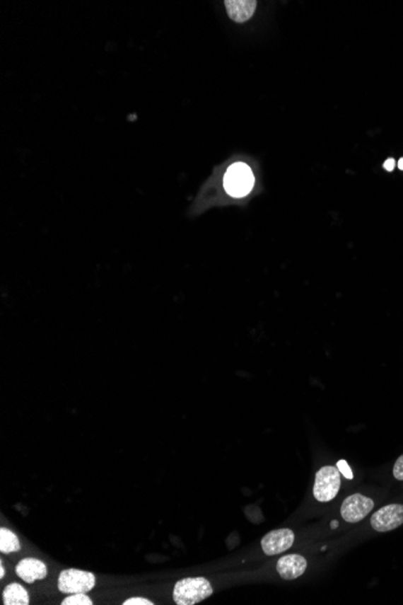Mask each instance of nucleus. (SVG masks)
<instances>
[{
    "label": "nucleus",
    "instance_id": "obj_14",
    "mask_svg": "<svg viewBox=\"0 0 403 605\" xmlns=\"http://www.w3.org/2000/svg\"><path fill=\"white\" fill-rule=\"evenodd\" d=\"M337 468L344 478H348V480H353V471H351L349 464L346 461H338Z\"/></svg>",
    "mask_w": 403,
    "mask_h": 605
},
{
    "label": "nucleus",
    "instance_id": "obj_5",
    "mask_svg": "<svg viewBox=\"0 0 403 605\" xmlns=\"http://www.w3.org/2000/svg\"><path fill=\"white\" fill-rule=\"evenodd\" d=\"M375 507V502L368 497L356 493L343 502L341 515L348 523H358L365 519Z\"/></svg>",
    "mask_w": 403,
    "mask_h": 605
},
{
    "label": "nucleus",
    "instance_id": "obj_1",
    "mask_svg": "<svg viewBox=\"0 0 403 605\" xmlns=\"http://www.w3.org/2000/svg\"><path fill=\"white\" fill-rule=\"evenodd\" d=\"M213 594V587L206 577H186L177 581L173 591V599L177 605L201 603Z\"/></svg>",
    "mask_w": 403,
    "mask_h": 605
},
{
    "label": "nucleus",
    "instance_id": "obj_7",
    "mask_svg": "<svg viewBox=\"0 0 403 605\" xmlns=\"http://www.w3.org/2000/svg\"><path fill=\"white\" fill-rule=\"evenodd\" d=\"M293 541H295L293 531L291 529H288V528H283V529L269 531L268 534L264 536L261 545H262L264 555L274 556V555H279V553L288 551V548H291Z\"/></svg>",
    "mask_w": 403,
    "mask_h": 605
},
{
    "label": "nucleus",
    "instance_id": "obj_9",
    "mask_svg": "<svg viewBox=\"0 0 403 605\" xmlns=\"http://www.w3.org/2000/svg\"><path fill=\"white\" fill-rule=\"evenodd\" d=\"M16 574L27 584H34L47 577V565L37 558H25L17 564Z\"/></svg>",
    "mask_w": 403,
    "mask_h": 605
},
{
    "label": "nucleus",
    "instance_id": "obj_3",
    "mask_svg": "<svg viewBox=\"0 0 403 605\" xmlns=\"http://www.w3.org/2000/svg\"><path fill=\"white\" fill-rule=\"evenodd\" d=\"M341 488V471L336 466H324L315 475L314 497L317 502H327L337 495Z\"/></svg>",
    "mask_w": 403,
    "mask_h": 605
},
{
    "label": "nucleus",
    "instance_id": "obj_19",
    "mask_svg": "<svg viewBox=\"0 0 403 605\" xmlns=\"http://www.w3.org/2000/svg\"><path fill=\"white\" fill-rule=\"evenodd\" d=\"M337 527H338V521H332V522H331V528H332V529H334V528H337Z\"/></svg>",
    "mask_w": 403,
    "mask_h": 605
},
{
    "label": "nucleus",
    "instance_id": "obj_17",
    "mask_svg": "<svg viewBox=\"0 0 403 605\" xmlns=\"http://www.w3.org/2000/svg\"><path fill=\"white\" fill-rule=\"evenodd\" d=\"M384 168L387 169V172H392L395 168V160L394 159H387L384 163Z\"/></svg>",
    "mask_w": 403,
    "mask_h": 605
},
{
    "label": "nucleus",
    "instance_id": "obj_12",
    "mask_svg": "<svg viewBox=\"0 0 403 605\" xmlns=\"http://www.w3.org/2000/svg\"><path fill=\"white\" fill-rule=\"evenodd\" d=\"M20 550H21V543L16 534L8 528H1L0 529V552L13 553Z\"/></svg>",
    "mask_w": 403,
    "mask_h": 605
},
{
    "label": "nucleus",
    "instance_id": "obj_8",
    "mask_svg": "<svg viewBox=\"0 0 403 605\" xmlns=\"http://www.w3.org/2000/svg\"><path fill=\"white\" fill-rule=\"evenodd\" d=\"M307 560L300 555H288L281 557L276 564V570L280 577L285 580H295L300 575H303L307 569Z\"/></svg>",
    "mask_w": 403,
    "mask_h": 605
},
{
    "label": "nucleus",
    "instance_id": "obj_11",
    "mask_svg": "<svg viewBox=\"0 0 403 605\" xmlns=\"http://www.w3.org/2000/svg\"><path fill=\"white\" fill-rule=\"evenodd\" d=\"M3 604L28 605L29 594L27 589L17 582L8 584L3 592Z\"/></svg>",
    "mask_w": 403,
    "mask_h": 605
},
{
    "label": "nucleus",
    "instance_id": "obj_18",
    "mask_svg": "<svg viewBox=\"0 0 403 605\" xmlns=\"http://www.w3.org/2000/svg\"><path fill=\"white\" fill-rule=\"evenodd\" d=\"M5 577V570L4 567H3V562L0 564V579H3Z\"/></svg>",
    "mask_w": 403,
    "mask_h": 605
},
{
    "label": "nucleus",
    "instance_id": "obj_4",
    "mask_svg": "<svg viewBox=\"0 0 403 605\" xmlns=\"http://www.w3.org/2000/svg\"><path fill=\"white\" fill-rule=\"evenodd\" d=\"M95 586V574L85 570L66 569L58 577V589L66 594L90 592Z\"/></svg>",
    "mask_w": 403,
    "mask_h": 605
},
{
    "label": "nucleus",
    "instance_id": "obj_16",
    "mask_svg": "<svg viewBox=\"0 0 403 605\" xmlns=\"http://www.w3.org/2000/svg\"><path fill=\"white\" fill-rule=\"evenodd\" d=\"M124 605H153V603L146 599V598L133 597L129 598L127 601H124Z\"/></svg>",
    "mask_w": 403,
    "mask_h": 605
},
{
    "label": "nucleus",
    "instance_id": "obj_15",
    "mask_svg": "<svg viewBox=\"0 0 403 605\" xmlns=\"http://www.w3.org/2000/svg\"><path fill=\"white\" fill-rule=\"evenodd\" d=\"M394 478L399 481H403V454L396 461L394 469H392Z\"/></svg>",
    "mask_w": 403,
    "mask_h": 605
},
{
    "label": "nucleus",
    "instance_id": "obj_10",
    "mask_svg": "<svg viewBox=\"0 0 403 605\" xmlns=\"http://www.w3.org/2000/svg\"><path fill=\"white\" fill-rule=\"evenodd\" d=\"M225 6L230 18L237 23H244L255 13L257 3L255 0H227Z\"/></svg>",
    "mask_w": 403,
    "mask_h": 605
},
{
    "label": "nucleus",
    "instance_id": "obj_13",
    "mask_svg": "<svg viewBox=\"0 0 403 605\" xmlns=\"http://www.w3.org/2000/svg\"><path fill=\"white\" fill-rule=\"evenodd\" d=\"M93 601L86 593H74L64 598L62 605H92Z\"/></svg>",
    "mask_w": 403,
    "mask_h": 605
},
{
    "label": "nucleus",
    "instance_id": "obj_2",
    "mask_svg": "<svg viewBox=\"0 0 403 605\" xmlns=\"http://www.w3.org/2000/svg\"><path fill=\"white\" fill-rule=\"evenodd\" d=\"M255 178L249 166L242 162L235 163L227 169L223 179V185L227 194L232 197H244L254 188Z\"/></svg>",
    "mask_w": 403,
    "mask_h": 605
},
{
    "label": "nucleus",
    "instance_id": "obj_20",
    "mask_svg": "<svg viewBox=\"0 0 403 605\" xmlns=\"http://www.w3.org/2000/svg\"><path fill=\"white\" fill-rule=\"evenodd\" d=\"M399 168L401 169V171H403V157H402V159H399Z\"/></svg>",
    "mask_w": 403,
    "mask_h": 605
},
{
    "label": "nucleus",
    "instance_id": "obj_6",
    "mask_svg": "<svg viewBox=\"0 0 403 605\" xmlns=\"http://www.w3.org/2000/svg\"><path fill=\"white\" fill-rule=\"evenodd\" d=\"M403 524V505L390 504L375 511L370 517V526L375 531L385 533L394 531Z\"/></svg>",
    "mask_w": 403,
    "mask_h": 605
}]
</instances>
